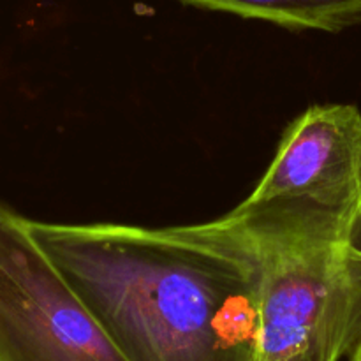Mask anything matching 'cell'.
<instances>
[{
	"label": "cell",
	"mask_w": 361,
	"mask_h": 361,
	"mask_svg": "<svg viewBox=\"0 0 361 361\" xmlns=\"http://www.w3.org/2000/svg\"><path fill=\"white\" fill-rule=\"evenodd\" d=\"M296 30L338 32L361 23V0H182Z\"/></svg>",
	"instance_id": "obj_5"
},
{
	"label": "cell",
	"mask_w": 361,
	"mask_h": 361,
	"mask_svg": "<svg viewBox=\"0 0 361 361\" xmlns=\"http://www.w3.org/2000/svg\"><path fill=\"white\" fill-rule=\"evenodd\" d=\"M228 215L259 263L254 361L349 358L361 341V201H242Z\"/></svg>",
	"instance_id": "obj_2"
},
{
	"label": "cell",
	"mask_w": 361,
	"mask_h": 361,
	"mask_svg": "<svg viewBox=\"0 0 361 361\" xmlns=\"http://www.w3.org/2000/svg\"><path fill=\"white\" fill-rule=\"evenodd\" d=\"M0 361H127L48 254L0 200Z\"/></svg>",
	"instance_id": "obj_3"
},
{
	"label": "cell",
	"mask_w": 361,
	"mask_h": 361,
	"mask_svg": "<svg viewBox=\"0 0 361 361\" xmlns=\"http://www.w3.org/2000/svg\"><path fill=\"white\" fill-rule=\"evenodd\" d=\"M28 228L127 361H254L259 263L228 214L173 228Z\"/></svg>",
	"instance_id": "obj_1"
},
{
	"label": "cell",
	"mask_w": 361,
	"mask_h": 361,
	"mask_svg": "<svg viewBox=\"0 0 361 361\" xmlns=\"http://www.w3.org/2000/svg\"><path fill=\"white\" fill-rule=\"evenodd\" d=\"M309 197L334 207L361 201V111L351 104L312 106L289 123L247 203Z\"/></svg>",
	"instance_id": "obj_4"
},
{
	"label": "cell",
	"mask_w": 361,
	"mask_h": 361,
	"mask_svg": "<svg viewBox=\"0 0 361 361\" xmlns=\"http://www.w3.org/2000/svg\"><path fill=\"white\" fill-rule=\"evenodd\" d=\"M348 361H361V341L358 342V345L355 348V351L351 353V356H349Z\"/></svg>",
	"instance_id": "obj_6"
}]
</instances>
